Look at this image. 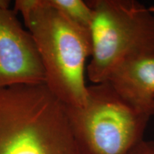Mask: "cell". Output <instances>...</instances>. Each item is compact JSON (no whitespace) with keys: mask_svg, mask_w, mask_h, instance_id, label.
<instances>
[{"mask_svg":"<svg viewBox=\"0 0 154 154\" xmlns=\"http://www.w3.org/2000/svg\"><path fill=\"white\" fill-rule=\"evenodd\" d=\"M86 2L93 13L90 82H106L123 63L154 53V15L145 5L136 0Z\"/></svg>","mask_w":154,"mask_h":154,"instance_id":"3","label":"cell"},{"mask_svg":"<svg viewBox=\"0 0 154 154\" xmlns=\"http://www.w3.org/2000/svg\"><path fill=\"white\" fill-rule=\"evenodd\" d=\"M87 88L83 106L65 105L81 154H127L143 140L152 115L131 104L109 81Z\"/></svg>","mask_w":154,"mask_h":154,"instance_id":"4","label":"cell"},{"mask_svg":"<svg viewBox=\"0 0 154 154\" xmlns=\"http://www.w3.org/2000/svg\"><path fill=\"white\" fill-rule=\"evenodd\" d=\"M149 10L150 11H151L152 14H153L154 15V5H153V6H151V7H149Z\"/></svg>","mask_w":154,"mask_h":154,"instance_id":"9","label":"cell"},{"mask_svg":"<svg viewBox=\"0 0 154 154\" xmlns=\"http://www.w3.org/2000/svg\"><path fill=\"white\" fill-rule=\"evenodd\" d=\"M0 154H81L65 105L45 84L0 88Z\"/></svg>","mask_w":154,"mask_h":154,"instance_id":"2","label":"cell"},{"mask_svg":"<svg viewBox=\"0 0 154 154\" xmlns=\"http://www.w3.org/2000/svg\"><path fill=\"white\" fill-rule=\"evenodd\" d=\"M127 154H154V141L143 139Z\"/></svg>","mask_w":154,"mask_h":154,"instance_id":"8","label":"cell"},{"mask_svg":"<svg viewBox=\"0 0 154 154\" xmlns=\"http://www.w3.org/2000/svg\"><path fill=\"white\" fill-rule=\"evenodd\" d=\"M108 81L131 104L153 114L154 53L139 56L123 63Z\"/></svg>","mask_w":154,"mask_h":154,"instance_id":"6","label":"cell"},{"mask_svg":"<svg viewBox=\"0 0 154 154\" xmlns=\"http://www.w3.org/2000/svg\"><path fill=\"white\" fill-rule=\"evenodd\" d=\"M0 0V88L45 84V73L34 38Z\"/></svg>","mask_w":154,"mask_h":154,"instance_id":"5","label":"cell"},{"mask_svg":"<svg viewBox=\"0 0 154 154\" xmlns=\"http://www.w3.org/2000/svg\"><path fill=\"white\" fill-rule=\"evenodd\" d=\"M153 110H154V102H153Z\"/></svg>","mask_w":154,"mask_h":154,"instance_id":"10","label":"cell"},{"mask_svg":"<svg viewBox=\"0 0 154 154\" xmlns=\"http://www.w3.org/2000/svg\"><path fill=\"white\" fill-rule=\"evenodd\" d=\"M20 12L39 54L45 85L64 105L82 107L88 96L86 61L91 55L89 30L81 27L48 0H17Z\"/></svg>","mask_w":154,"mask_h":154,"instance_id":"1","label":"cell"},{"mask_svg":"<svg viewBox=\"0 0 154 154\" xmlns=\"http://www.w3.org/2000/svg\"><path fill=\"white\" fill-rule=\"evenodd\" d=\"M48 2L72 22L90 31L93 13L87 2L82 0H48Z\"/></svg>","mask_w":154,"mask_h":154,"instance_id":"7","label":"cell"}]
</instances>
